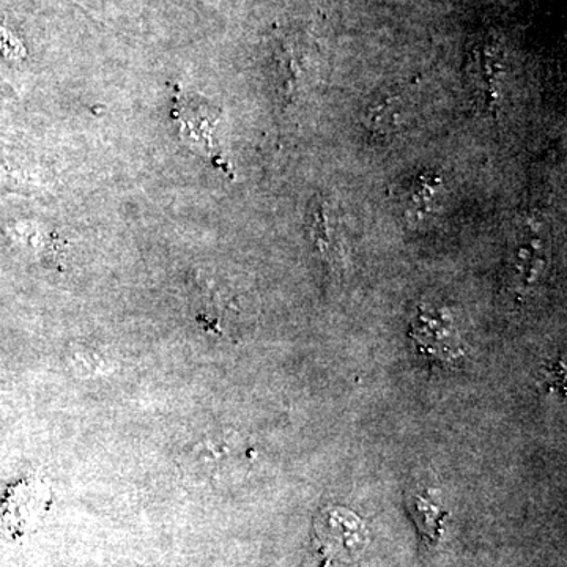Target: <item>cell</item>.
Returning a JSON list of instances; mask_svg holds the SVG:
<instances>
[{
	"label": "cell",
	"instance_id": "1",
	"mask_svg": "<svg viewBox=\"0 0 567 567\" xmlns=\"http://www.w3.org/2000/svg\"><path fill=\"white\" fill-rule=\"evenodd\" d=\"M52 506L51 488L43 481L22 480L0 502V532L20 537L40 527Z\"/></svg>",
	"mask_w": 567,
	"mask_h": 567
},
{
	"label": "cell",
	"instance_id": "2",
	"mask_svg": "<svg viewBox=\"0 0 567 567\" xmlns=\"http://www.w3.org/2000/svg\"><path fill=\"white\" fill-rule=\"evenodd\" d=\"M174 115L181 123L183 140L188 141L192 147L203 152L213 162L216 159L219 162L215 137H213L216 123L215 111H210L207 103H199L196 100L178 95L175 100Z\"/></svg>",
	"mask_w": 567,
	"mask_h": 567
},
{
	"label": "cell",
	"instance_id": "3",
	"mask_svg": "<svg viewBox=\"0 0 567 567\" xmlns=\"http://www.w3.org/2000/svg\"><path fill=\"white\" fill-rule=\"evenodd\" d=\"M406 188V210L416 215H427L434 210L436 196L442 189V177L435 173H421Z\"/></svg>",
	"mask_w": 567,
	"mask_h": 567
},
{
	"label": "cell",
	"instance_id": "4",
	"mask_svg": "<svg viewBox=\"0 0 567 567\" xmlns=\"http://www.w3.org/2000/svg\"><path fill=\"white\" fill-rule=\"evenodd\" d=\"M412 514L425 539H439L443 533V518H445L446 513L442 509L440 503L435 502L434 494L424 491L423 494L413 496Z\"/></svg>",
	"mask_w": 567,
	"mask_h": 567
}]
</instances>
